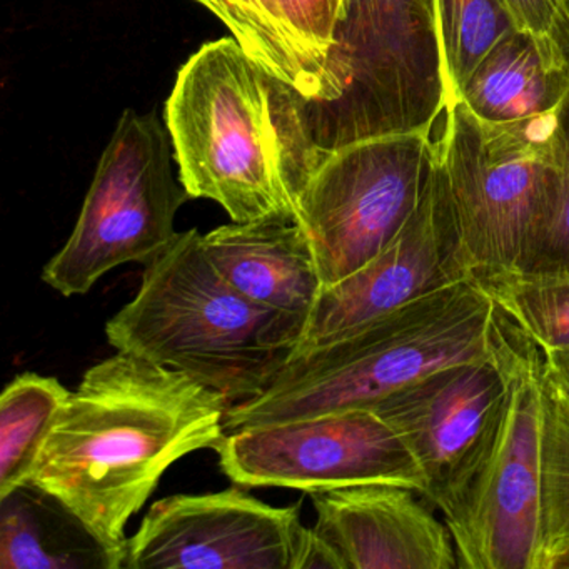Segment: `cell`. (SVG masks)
Returning a JSON list of instances; mask_svg holds the SVG:
<instances>
[{"label": "cell", "instance_id": "6da1fadb", "mask_svg": "<svg viewBox=\"0 0 569 569\" xmlns=\"http://www.w3.org/2000/svg\"><path fill=\"white\" fill-rule=\"evenodd\" d=\"M229 406L182 372L118 352L82 376L29 482L124 562L129 519L174 462L218 448Z\"/></svg>", "mask_w": 569, "mask_h": 569}, {"label": "cell", "instance_id": "7a4b0ae2", "mask_svg": "<svg viewBox=\"0 0 569 569\" xmlns=\"http://www.w3.org/2000/svg\"><path fill=\"white\" fill-rule=\"evenodd\" d=\"M308 104L234 38L202 46L182 66L166 102L186 191L218 202L232 222L295 221L328 151L312 134Z\"/></svg>", "mask_w": 569, "mask_h": 569}, {"label": "cell", "instance_id": "3957f363", "mask_svg": "<svg viewBox=\"0 0 569 569\" xmlns=\"http://www.w3.org/2000/svg\"><path fill=\"white\" fill-rule=\"evenodd\" d=\"M505 316L472 279L415 299L341 339L295 352L271 385L226 412V431L372 402L459 362L495 361Z\"/></svg>", "mask_w": 569, "mask_h": 569}, {"label": "cell", "instance_id": "277c9868", "mask_svg": "<svg viewBox=\"0 0 569 569\" xmlns=\"http://www.w3.org/2000/svg\"><path fill=\"white\" fill-rule=\"evenodd\" d=\"M198 229L146 264L138 295L106 325L118 352L182 372L229 405L261 395L305 322L249 301L212 266Z\"/></svg>", "mask_w": 569, "mask_h": 569}, {"label": "cell", "instance_id": "5b68a950", "mask_svg": "<svg viewBox=\"0 0 569 569\" xmlns=\"http://www.w3.org/2000/svg\"><path fill=\"white\" fill-rule=\"evenodd\" d=\"M556 114L489 122L462 101L445 109L435 162L469 278L531 266L551 172Z\"/></svg>", "mask_w": 569, "mask_h": 569}, {"label": "cell", "instance_id": "8992f818", "mask_svg": "<svg viewBox=\"0 0 569 569\" xmlns=\"http://www.w3.org/2000/svg\"><path fill=\"white\" fill-rule=\"evenodd\" d=\"M172 159L171 134L158 114L126 109L74 231L42 269V281L66 298L88 295L112 269L161 254L179 234V209L192 199Z\"/></svg>", "mask_w": 569, "mask_h": 569}, {"label": "cell", "instance_id": "52a82bcc", "mask_svg": "<svg viewBox=\"0 0 569 569\" xmlns=\"http://www.w3.org/2000/svg\"><path fill=\"white\" fill-rule=\"evenodd\" d=\"M506 399L488 451L442 511L461 569H538L542 546L541 352L506 319Z\"/></svg>", "mask_w": 569, "mask_h": 569}, {"label": "cell", "instance_id": "ba28073f", "mask_svg": "<svg viewBox=\"0 0 569 569\" xmlns=\"http://www.w3.org/2000/svg\"><path fill=\"white\" fill-rule=\"evenodd\" d=\"M431 131L369 136L326 151L295 219L311 242L322 289L368 264L412 218L431 174Z\"/></svg>", "mask_w": 569, "mask_h": 569}, {"label": "cell", "instance_id": "9c48e42d", "mask_svg": "<svg viewBox=\"0 0 569 569\" xmlns=\"http://www.w3.org/2000/svg\"><path fill=\"white\" fill-rule=\"evenodd\" d=\"M222 472L238 486L325 492L396 485L426 492V479L401 438L371 408L226 431L216 448Z\"/></svg>", "mask_w": 569, "mask_h": 569}, {"label": "cell", "instance_id": "30bf717a", "mask_svg": "<svg viewBox=\"0 0 569 569\" xmlns=\"http://www.w3.org/2000/svg\"><path fill=\"white\" fill-rule=\"evenodd\" d=\"M315 531L301 506L241 488L159 499L128 538L122 569H308Z\"/></svg>", "mask_w": 569, "mask_h": 569}, {"label": "cell", "instance_id": "8fae6325", "mask_svg": "<svg viewBox=\"0 0 569 569\" xmlns=\"http://www.w3.org/2000/svg\"><path fill=\"white\" fill-rule=\"evenodd\" d=\"M341 56L358 94L345 142L432 128L445 112L432 0H351Z\"/></svg>", "mask_w": 569, "mask_h": 569}, {"label": "cell", "instance_id": "7c38bea8", "mask_svg": "<svg viewBox=\"0 0 569 569\" xmlns=\"http://www.w3.org/2000/svg\"><path fill=\"white\" fill-rule=\"evenodd\" d=\"M506 319V318H505ZM495 361L459 362L372 402L415 456L425 499L445 511L491 445L506 399L505 341Z\"/></svg>", "mask_w": 569, "mask_h": 569}, {"label": "cell", "instance_id": "4fadbf2b", "mask_svg": "<svg viewBox=\"0 0 569 569\" xmlns=\"http://www.w3.org/2000/svg\"><path fill=\"white\" fill-rule=\"evenodd\" d=\"M462 279L471 278L459 258L448 201L432 154L428 186L412 218L368 264L338 284L322 289L295 352L329 345Z\"/></svg>", "mask_w": 569, "mask_h": 569}, {"label": "cell", "instance_id": "5bb4252c", "mask_svg": "<svg viewBox=\"0 0 569 569\" xmlns=\"http://www.w3.org/2000/svg\"><path fill=\"white\" fill-rule=\"evenodd\" d=\"M416 495L396 485L312 492V529L336 569H459L448 526Z\"/></svg>", "mask_w": 569, "mask_h": 569}, {"label": "cell", "instance_id": "9a60e30c", "mask_svg": "<svg viewBox=\"0 0 569 569\" xmlns=\"http://www.w3.org/2000/svg\"><path fill=\"white\" fill-rule=\"evenodd\" d=\"M201 242L212 266L249 301L306 325L322 281L311 242L298 222H231L202 234Z\"/></svg>", "mask_w": 569, "mask_h": 569}, {"label": "cell", "instance_id": "2e32d148", "mask_svg": "<svg viewBox=\"0 0 569 569\" xmlns=\"http://www.w3.org/2000/svg\"><path fill=\"white\" fill-rule=\"evenodd\" d=\"M0 568L122 569V558L34 485L0 498Z\"/></svg>", "mask_w": 569, "mask_h": 569}, {"label": "cell", "instance_id": "e0dca14e", "mask_svg": "<svg viewBox=\"0 0 569 569\" xmlns=\"http://www.w3.org/2000/svg\"><path fill=\"white\" fill-rule=\"evenodd\" d=\"M569 92V72L556 68L538 42L509 32L479 62L459 101L489 122H519L558 111Z\"/></svg>", "mask_w": 569, "mask_h": 569}, {"label": "cell", "instance_id": "ac0fdd59", "mask_svg": "<svg viewBox=\"0 0 569 569\" xmlns=\"http://www.w3.org/2000/svg\"><path fill=\"white\" fill-rule=\"evenodd\" d=\"M71 391L61 381L22 372L0 396V498L31 481L39 456Z\"/></svg>", "mask_w": 569, "mask_h": 569}, {"label": "cell", "instance_id": "d6986e66", "mask_svg": "<svg viewBox=\"0 0 569 569\" xmlns=\"http://www.w3.org/2000/svg\"><path fill=\"white\" fill-rule=\"evenodd\" d=\"M471 279L541 355L569 349V271L509 269Z\"/></svg>", "mask_w": 569, "mask_h": 569}, {"label": "cell", "instance_id": "ffe728a7", "mask_svg": "<svg viewBox=\"0 0 569 569\" xmlns=\"http://www.w3.org/2000/svg\"><path fill=\"white\" fill-rule=\"evenodd\" d=\"M279 21L309 78L319 104L341 101L351 74L341 56V31L351 0H272Z\"/></svg>", "mask_w": 569, "mask_h": 569}, {"label": "cell", "instance_id": "44dd1931", "mask_svg": "<svg viewBox=\"0 0 569 569\" xmlns=\"http://www.w3.org/2000/svg\"><path fill=\"white\" fill-rule=\"evenodd\" d=\"M432 9L448 108L459 101L462 88L482 58L518 29L501 0H432Z\"/></svg>", "mask_w": 569, "mask_h": 569}, {"label": "cell", "instance_id": "7402d4cb", "mask_svg": "<svg viewBox=\"0 0 569 569\" xmlns=\"http://www.w3.org/2000/svg\"><path fill=\"white\" fill-rule=\"evenodd\" d=\"M542 546L538 569L569 552V398L541 375Z\"/></svg>", "mask_w": 569, "mask_h": 569}, {"label": "cell", "instance_id": "603a6c76", "mask_svg": "<svg viewBox=\"0 0 569 569\" xmlns=\"http://www.w3.org/2000/svg\"><path fill=\"white\" fill-rule=\"evenodd\" d=\"M208 8L241 48L281 81L288 82L309 104H319L318 89L299 61L279 21L272 0H196Z\"/></svg>", "mask_w": 569, "mask_h": 569}, {"label": "cell", "instance_id": "cb8c5ba5", "mask_svg": "<svg viewBox=\"0 0 569 569\" xmlns=\"http://www.w3.org/2000/svg\"><path fill=\"white\" fill-rule=\"evenodd\" d=\"M528 269L569 271V92L556 114L545 212Z\"/></svg>", "mask_w": 569, "mask_h": 569}, {"label": "cell", "instance_id": "d4e9b609", "mask_svg": "<svg viewBox=\"0 0 569 569\" xmlns=\"http://www.w3.org/2000/svg\"><path fill=\"white\" fill-rule=\"evenodd\" d=\"M501 2L515 28L531 36L552 66L566 69L561 52L562 36L568 26L565 0H501Z\"/></svg>", "mask_w": 569, "mask_h": 569}, {"label": "cell", "instance_id": "484cf974", "mask_svg": "<svg viewBox=\"0 0 569 569\" xmlns=\"http://www.w3.org/2000/svg\"><path fill=\"white\" fill-rule=\"evenodd\" d=\"M542 375L569 398V349L541 355Z\"/></svg>", "mask_w": 569, "mask_h": 569}, {"label": "cell", "instance_id": "4316f807", "mask_svg": "<svg viewBox=\"0 0 569 569\" xmlns=\"http://www.w3.org/2000/svg\"><path fill=\"white\" fill-rule=\"evenodd\" d=\"M566 14H568V26H566L565 36L561 41L562 59H565L566 69L569 72V0H565Z\"/></svg>", "mask_w": 569, "mask_h": 569}, {"label": "cell", "instance_id": "83f0119b", "mask_svg": "<svg viewBox=\"0 0 569 569\" xmlns=\"http://www.w3.org/2000/svg\"><path fill=\"white\" fill-rule=\"evenodd\" d=\"M552 569H569V552H566L565 556H561V558L555 562Z\"/></svg>", "mask_w": 569, "mask_h": 569}]
</instances>
